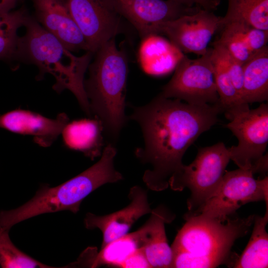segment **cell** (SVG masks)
<instances>
[{
  "instance_id": "cell-1",
  "label": "cell",
  "mask_w": 268,
  "mask_h": 268,
  "mask_svg": "<svg viewBox=\"0 0 268 268\" xmlns=\"http://www.w3.org/2000/svg\"><path fill=\"white\" fill-rule=\"evenodd\" d=\"M129 118L140 126L144 146L135 151L136 157L151 168L143 181L150 190L169 187L171 177L184 165L182 159L199 136L218 122L223 112L219 103L195 105L159 94L147 104L133 107Z\"/></svg>"
},
{
  "instance_id": "cell-2",
  "label": "cell",
  "mask_w": 268,
  "mask_h": 268,
  "mask_svg": "<svg viewBox=\"0 0 268 268\" xmlns=\"http://www.w3.org/2000/svg\"><path fill=\"white\" fill-rule=\"evenodd\" d=\"M255 215L225 220L187 213L186 222L177 233L171 248V268H210L222 265L232 267L237 258L232 248L245 236L253 224Z\"/></svg>"
},
{
  "instance_id": "cell-3",
  "label": "cell",
  "mask_w": 268,
  "mask_h": 268,
  "mask_svg": "<svg viewBox=\"0 0 268 268\" xmlns=\"http://www.w3.org/2000/svg\"><path fill=\"white\" fill-rule=\"evenodd\" d=\"M23 26L25 33L19 37L14 59L35 65L39 70L38 79L46 73L52 74L56 80L53 88L57 92L70 91L87 115L91 116L84 76L93 53L87 51L80 57L75 56L29 14Z\"/></svg>"
},
{
  "instance_id": "cell-4",
  "label": "cell",
  "mask_w": 268,
  "mask_h": 268,
  "mask_svg": "<svg viewBox=\"0 0 268 268\" xmlns=\"http://www.w3.org/2000/svg\"><path fill=\"white\" fill-rule=\"evenodd\" d=\"M116 153L115 147L109 143L100 160L84 171L58 186H43L21 206L0 211V230L9 231L16 224L44 213L63 210L77 213L82 201L92 192L123 179L114 167Z\"/></svg>"
},
{
  "instance_id": "cell-5",
  "label": "cell",
  "mask_w": 268,
  "mask_h": 268,
  "mask_svg": "<svg viewBox=\"0 0 268 268\" xmlns=\"http://www.w3.org/2000/svg\"><path fill=\"white\" fill-rule=\"evenodd\" d=\"M95 53L88 66L89 77L84 81V89L91 114L101 121L105 134L115 141L128 119L125 113L127 58L125 51L117 48L114 38Z\"/></svg>"
},
{
  "instance_id": "cell-6",
  "label": "cell",
  "mask_w": 268,
  "mask_h": 268,
  "mask_svg": "<svg viewBox=\"0 0 268 268\" xmlns=\"http://www.w3.org/2000/svg\"><path fill=\"white\" fill-rule=\"evenodd\" d=\"M230 160L228 148L220 142L201 147L193 161L184 165L169 181V187L175 191L190 190L187 200L189 212L200 209L218 190Z\"/></svg>"
},
{
  "instance_id": "cell-7",
  "label": "cell",
  "mask_w": 268,
  "mask_h": 268,
  "mask_svg": "<svg viewBox=\"0 0 268 268\" xmlns=\"http://www.w3.org/2000/svg\"><path fill=\"white\" fill-rule=\"evenodd\" d=\"M229 123L225 127L238 139V144L229 147L232 160L239 168L252 169L264 156L268 143V105L261 103L255 109L241 103L224 111Z\"/></svg>"
},
{
  "instance_id": "cell-8",
  "label": "cell",
  "mask_w": 268,
  "mask_h": 268,
  "mask_svg": "<svg viewBox=\"0 0 268 268\" xmlns=\"http://www.w3.org/2000/svg\"><path fill=\"white\" fill-rule=\"evenodd\" d=\"M254 174L252 169L226 170L216 193L200 209L188 213L224 221L246 203L264 201L268 205V176L255 179Z\"/></svg>"
},
{
  "instance_id": "cell-9",
  "label": "cell",
  "mask_w": 268,
  "mask_h": 268,
  "mask_svg": "<svg viewBox=\"0 0 268 268\" xmlns=\"http://www.w3.org/2000/svg\"><path fill=\"white\" fill-rule=\"evenodd\" d=\"M211 51L195 59L183 55L159 95L195 105L219 103Z\"/></svg>"
},
{
  "instance_id": "cell-10",
  "label": "cell",
  "mask_w": 268,
  "mask_h": 268,
  "mask_svg": "<svg viewBox=\"0 0 268 268\" xmlns=\"http://www.w3.org/2000/svg\"><path fill=\"white\" fill-rule=\"evenodd\" d=\"M222 25V17L201 8L195 13L159 24L152 34L165 35L181 52L201 56L207 52L212 37Z\"/></svg>"
},
{
  "instance_id": "cell-11",
  "label": "cell",
  "mask_w": 268,
  "mask_h": 268,
  "mask_svg": "<svg viewBox=\"0 0 268 268\" xmlns=\"http://www.w3.org/2000/svg\"><path fill=\"white\" fill-rule=\"evenodd\" d=\"M70 14L83 35L88 51L95 53L118 34L121 16L109 0H66Z\"/></svg>"
},
{
  "instance_id": "cell-12",
  "label": "cell",
  "mask_w": 268,
  "mask_h": 268,
  "mask_svg": "<svg viewBox=\"0 0 268 268\" xmlns=\"http://www.w3.org/2000/svg\"><path fill=\"white\" fill-rule=\"evenodd\" d=\"M116 11L135 28L142 38L153 34L160 23L192 14L201 7H188L172 0H109Z\"/></svg>"
},
{
  "instance_id": "cell-13",
  "label": "cell",
  "mask_w": 268,
  "mask_h": 268,
  "mask_svg": "<svg viewBox=\"0 0 268 268\" xmlns=\"http://www.w3.org/2000/svg\"><path fill=\"white\" fill-rule=\"evenodd\" d=\"M130 203L124 208L102 216L90 212L86 214L84 222L90 230L98 228L103 234L101 248L128 233L133 225L141 216L152 211L148 201L147 192L140 186L130 191Z\"/></svg>"
},
{
  "instance_id": "cell-14",
  "label": "cell",
  "mask_w": 268,
  "mask_h": 268,
  "mask_svg": "<svg viewBox=\"0 0 268 268\" xmlns=\"http://www.w3.org/2000/svg\"><path fill=\"white\" fill-rule=\"evenodd\" d=\"M35 19L71 52L88 51L83 35L73 20L66 0H31Z\"/></svg>"
},
{
  "instance_id": "cell-15",
  "label": "cell",
  "mask_w": 268,
  "mask_h": 268,
  "mask_svg": "<svg viewBox=\"0 0 268 268\" xmlns=\"http://www.w3.org/2000/svg\"><path fill=\"white\" fill-rule=\"evenodd\" d=\"M69 119L65 113L55 119L27 110L15 109L0 116V128L12 133L31 136L43 147L51 146L61 134Z\"/></svg>"
},
{
  "instance_id": "cell-16",
  "label": "cell",
  "mask_w": 268,
  "mask_h": 268,
  "mask_svg": "<svg viewBox=\"0 0 268 268\" xmlns=\"http://www.w3.org/2000/svg\"><path fill=\"white\" fill-rule=\"evenodd\" d=\"M146 222L136 231L141 248L151 268H171L173 254L168 243L165 224L171 222L175 215L166 207L152 210Z\"/></svg>"
},
{
  "instance_id": "cell-17",
  "label": "cell",
  "mask_w": 268,
  "mask_h": 268,
  "mask_svg": "<svg viewBox=\"0 0 268 268\" xmlns=\"http://www.w3.org/2000/svg\"><path fill=\"white\" fill-rule=\"evenodd\" d=\"M221 29L220 36L215 42L243 65L256 52L267 46L268 31L243 21H229L224 23Z\"/></svg>"
},
{
  "instance_id": "cell-18",
  "label": "cell",
  "mask_w": 268,
  "mask_h": 268,
  "mask_svg": "<svg viewBox=\"0 0 268 268\" xmlns=\"http://www.w3.org/2000/svg\"><path fill=\"white\" fill-rule=\"evenodd\" d=\"M183 55L171 42L158 34L143 37L138 51L142 70L153 75L166 74L172 70Z\"/></svg>"
},
{
  "instance_id": "cell-19",
  "label": "cell",
  "mask_w": 268,
  "mask_h": 268,
  "mask_svg": "<svg viewBox=\"0 0 268 268\" xmlns=\"http://www.w3.org/2000/svg\"><path fill=\"white\" fill-rule=\"evenodd\" d=\"M103 132L101 121L95 117L68 122L61 134L67 147L81 152L93 160L102 153Z\"/></svg>"
},
{
  "instance_id": "cell-20",
  "label": "cell",
  "mask_w": 268,
  "mask_h": 268,
  "mask_svg": "<svg viewBox=\"0 0 268 268\" xmlns=\"http://www.w3.org/2000/svg\"><path fill=\"white\" fill-rule=\"evenodd\" d=\"M140 248L136 231L128 233L109 243L98 252L95 247H88L77 262L70 266L97 268L103 266L121 268L126 259Z\"/></svg>"
},
{
  "instance_id": "cell-21",
  "label": "cell",
  "mask_w": 268,
  "mask_h": 268,
  "mask_svg": "<svg viewBox=\"0 0 268 268\" xmlns=\"http://www.w3.org/2000/svg\"><path fill=\"white\" fill-rule=\"evenodd\" d=\"M268 99V48L256 52L243 65V103H263Z\"/></svg>"
},
{
  "instance_id": "cell-22",
  "label": "cell",
  "mask_w": 268,
  "mask_h": 268,
  "mask_svg": "<svg viewBox=\"0 0 268 268\" xmlns=\"http://www.w3.org/2000/svg\"><path fill=\"white\" fill-rule=\"evenodd\" d=\"M268 205L263 216L255 215L250 239L242 254L237 256L232 268H265L268 266Z\"/></svg>"
},
{
  "instance_id": "cell-23",
  "label": "cell",
  "mask_w": 268,
  "mask_h": 268,
  "mask_svg": "<svg viewBox=\"0 0 268 268\" xmlns=\"http://www.w3.org/2000/svg\"><path fill=\"white\" fill-rule=\"evenodd\" d=\"M228 7L222 17L223 24L231 20L243 21L268 31V0H228Z\"/></svg>"
},
{
  "instance_id": "cell-24",
  "label": "cell",
  "mask_w": 268,
  "mask_h": 268,
  "mask_svg": "<svg viewBox=\"0 0 268 268\" xmlns=\"http://www.w3.org/2000/svg\"><path fill=\"white\" fill-rule=\"evenodd\" d=\"M28 15L23 8L0 13V60L14 59L19 37L18 29Z\"/></svg>"
},
{
  "instance_id": "cell-25",
  "label": "cell",
  "mask_w": 268,
  "mask_h": 268,
  "mask_svg": "<svg viewBox=\"0 0 268 268\" xmlns=\"http://www.w3.org/2000/svg\"><path fill=\"white\" fill-rule=\"evenodd\" d=\"M9 231L0 230V266L2 268H54L45 265L18 249L11 242Z\"/></svg>"
},
{
  "instance_id": "cell-26",
  "label": "cell",
  "mask_w": 268,
  "mask_h": 268,
  "mask_svg": "<svg viewBox=\"0 0 268 268\" xmlns=\"http://www.w3.org/2000/svg\"><path fill=\"white\" fill-rule=\"evenodd\" d=\"M215 84L219 103L224 111L228 108L243 103L235 87L231 77L222 63L211 51Z\"/></svg>"
},
{
  "instance_id": "cell-27",
  "label": "cell",
  "mask_w": 268,
  "mask_h": 268,
  "mask_svg": "<svg viewBox=\"0 0 268 268\" xmlns=\"http://www.w3.org/2000/svg\"><path fill=\"white\" fill-rule=\"evenodd\" d=\"M212 53L228 72L241 99L243 79V64L235 59L223 46L214 42Z\"/></svg>"
},
{
  "instance_id": "cell-28",
  "label": "cell",
  "mask_w": 268,
  "mask_h": 268,
  "mask_svg": "<svg viewBox=\"0 0 268 268\" xmlns=\"http://www.w3.org/2000/svg\"><path fill=\"white\" fill-rule=\"evenodd\" d=\"M121 268H151L141 248H139L131 254L122 264Z\"/></svg>"
},
{
  "instance_id": "cell-29",
  "label": "cell",
  "mask_w": 268,
  "mask_h": 268,
  "mask_svg": "<svg viewBox=\"0 0 268 268\" xmlns=\"http://www.w3.org/2000/svg\"><path fill=\"white\" fill-rule=\"evenodd\" d=\"M188 7H193L194 5L202 8L213 10L217 8L219 5V0H172Z\"/></svg>"
},
{
  "instance_id": "cell-30",
  "label": "cell",
  "mask_w": 268,
  "mask_h": 268,
  "mask_svg": "<svg viewBox=\"0 0 268 268\" xmlns=\"http://www.w3.org/2000/svg\"><path fill=\"white\" fill-rule=\"evenodd\" d=\"M18 0H0V13L11 11Z\"/></svg>"
}]
</instances>
